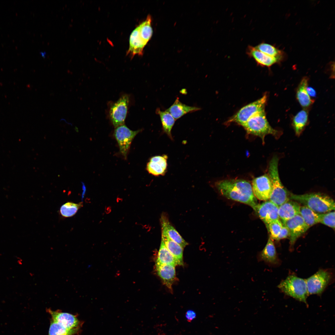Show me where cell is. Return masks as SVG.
<instances>
[{
	"label": "cell",
	"instance_id": "34",
	"mask_svg": "<svg viewBox=\"0 0 335 335\" xmlns=\"http://www.w3.org/2000/svg\"><path fill=\"white\" fill-rule=\"evenodd\" d=\"M186 318L189 322H190L196 317V314L193 311L188 310L186 313Z\"/></svg>",
	"mask_w": 335,
	"mask_h": 335
},
{
	"label": "cell",
	"instance_id": "11",
	"mask_svg": "<svg viewBox=\"0 0 335 335\" xmlns=\"http://www.w3.org/2000/svg\"><path fill=\"white\" fill-rule=\"evenodd\" d=\"M290 232V248H293L297 240L306 232L310 227L299 214L283 222Z\"/></svg>",
	"mask_w": 335,
	"mask_h": 335
},
{
	"label": "cell",
	"instance_id": "15",
	"mask_svg": "<svg viewBox=\"0 0 335 335\" xmlns=\"http://www.w3.org/2000/svg\"><path fill=\"white\" fill-rule=\"evenodd\" d=\"M255 211L266 225L279 219L278 207L269 200L258 204Z\"/></svg>",
	"mask_w": 335,
	"mask_h": 335
},
{
	"label": "cell",
	"instance_id": "10",
	"mask_svg": "<svg viewBox=\"0 0 335 335\" xmlns=\"http://www.w3.org/2000/svg\"><path fill=\"white\" fill-rule=\"evenodd\" d=\"M139 132V130L132 131L124 124L116 127L114 136L118 144L120 152L125 159L127 158L132 140Z\"/></svg>",
	"mask_w": 335,
	"mask_h": 335
},
{
	"label": "cell",
	"instance_id": "25",
	"mask_svg": "<svg viewBox=\"0 0 335 335\" xmlns=\"http://www.w3.org/2000/svg\"><path fill=\"white\" fill-rule=\"evenodd\" d=\"M162 239L169 252L179 262L180 265H183V248L179 244L170 239L164 233L162 232Z\"/></svg>",
	"mask_w": 335,
	"mask_h": 335
},
{
	"label": "cell",
	"instance_id": "19",
	"mask_svg": "<svg viewBox=\"0 0 335 335\" xmlns=\"http://www.w3.org/2000/svg\"><path fill=\"white\" fill-rule=\"evenodd\" d=\"M175 266L171 264L155 266L157 274L170 290H172V286L176 279Z\"/></svg>",
	"mask_w": 335,
	"mask_h": 335
},
{
	"label": "cell",
	"instance_id": "12",
	"mask_svg": "<svg viewBox=\"0 0 335 335\" xmlns=\"http://www.w3.org/2000/svg\"><path fill=\"white\" fill-rule=\"evenodd\" d=\"M253 194L260 200L266 201L269 199L272 190V183L267 174L257 177L252 182Z\"/></svg>",
	"mask_w": 335,
	"mask_h": 335
},
{
	"label": "cell",
	"instance_id": "4",
	"mask_svg": "<svg viewBox=\"0 0 335 335\" xmlns=\"http://www.w3.org/2000/svg\"><path fill=\"white\" fill-rule=\"evenodd\" d=\"M242 127L247 133L260 137L264 142L265 136L270 134L276 138L281 135L280 132L271 127L266 116L265 110L259 112L251 117Z\"/></svg>",
	"mask_w": 335,
	"mask_h": 335
},
{
	"label": "cell",
	"instance_id": "17",
	"mask_svg": "<svg viewBox=\"0 0 335 335\" xmlns=\"http://www.w3.org/2000/svg\"><path fill=\"white\" fill-rule=\"evenodd\" d=\"M162 232L165 234L171 239L184 248L188 244L176 230L171 224L165 214H162L160 218Z\"/></svg>",
	"mask_w": 335,
	"mask_h": 335
},
{
	"label": "cell",
	"instance_id": "24",
	"mask_svg": "<svg viewBox=\"0 0 335 335\" xmlns=\"http://www.w3.org/2000/svg\"><path fill=\"white\" fill-rule=\"evenodd\" d=\"M156 113L159 115L161 120L162 132L167 135L171 140L173 139L171 132L176 120L168 112L161 111L159 108L156 110Z\"/></svg>",
	"mask_w": 335,
	"mask_h": 335
},
{
	"label": "cell",
	"instance_id": "23",
	"mask_svg": "<svg viewBox=\"0 0 335 335\" xmlns=\"http://www.w3.org/2000/svg\"><path fill=\"white\" fill-rule=\"evenodd\" d=\"M164 264H171L175 266L180 265L179 261L168 250L164 241L161 239L155 266Z\"/></svg>",
	"mask_w": 335,
	"mask_h": 335
},
{
	"label": "cell",
	"instance_id": "13",
	"mask_svg": "<svg viewBox=\"0 0 335 335\" xmlns=\"http://www.w3.org/2000/svg\"><path fill=\"white\" fill-rule=\"evenodd\" d=\"M47 310L51 315L52 320L65 328L70 329H80L81 323L75 315L59 310H52L50 309Z\"/></svg>",
	"mask_w": 335,
	"mask_h": 335
},
{
	"label": "cell",
	"instance_id": "14",
	"mask_svg": "<svg viewBox=\"0 0 335 335\" xmlns=\"http://www.w3.org/2000/svg\"><path fill=\"white\" fill-rule=\"evenodd\" d=\"M257 257L258 261H264L271 266H278L281 263L273 240L270 237L265 247L257 254Z\"/></svg>",
	"mask_w": 335,
	"mask_h": 335
},
{
	"label": "cell",
	"instance_id": "16",
	"mask_svg": "<svg viewBox=\"0 0 335 335\" xmlns=\"http://www.w3.org/2000/svg\"><path fill=\"white\" fill-rule=\"evenodd\" d=\"M168 156L166 154L152 157L146 166L149 173L155 176H164L167 169Z\"/></svg>",
	"mask_w": 335,
	"mask_h": 335
},
{
	"label": "cell",
	"instance_id": "35",
	"mask_svg": "<svg viewBox=\"0 0 335 335\" xmlns=\"http://www.w3.org/2000/svg\"><path fill=\"white\" fill-rule=\"evenodd\" d=\"M307 92L310 97H315L316 95V92L315 90L312 88L310 87H307Z\"/></svg>",
	"mask_w": 335,
	"mask_h": 335
},
{
	"label": "cell",
	"instance_id": "32",
	"mask_svg": "<svg viewBox=\"0 0 335 335\" xmlns=\"http://www.w3.org/2000/svg\"><path fill=\"white\" fill-rule=\"evenodd\" d=\"M335 212L319 214V223L335 229Z\"/></svg>",
	"mask_w": 335,
	"mask_h": 335
},
{
	"label": "cell",
	"instance_id": "22",
	"mask_svg": "<svg viewBox=\"0 0 335 335\" xmlns=\"http://www.w3.org/2000/svg\"><path fill=\"white\" fill-rule=\"evenodd\" d=\"M308 80L307 77H304L300 82L296 92L297 99L301 106L304 109L310 107L313 102L307 90Z\"/></svg>",
	"mask_w": 335,
	"mask_h": 335
},
{
	"label": "cell",
	"instance_id": "5",
	"mask_svg": "<svg viewBox=\"0 0 335 335\" xmlns=\"http://www.w3.org/2000/svg\"><path fill=\"white\" fill-rule=\"evenodd\" d=\"M278 161L279 158L277 156L273 157L269 163L268 175L272 183V192L269 200L279 207L290 199L289 194L279 177Z\"/></svg>",
	"mask_w": 335,
	"mask_h": 335
},
{
	"label": "cell",
	"instance_id": "37",
	"mask_svg": "<svg viewBox=\"0 0 335 335\" xmlns=\"http://www.w3.org/2000/svg\"><path fill=\"white\" fill-rule=\"evenodd\" d=\"M40 53L42 57L45 58L46 57V53L45 52H40Z\"/></svg>",
	"mask_w": 335,
	"mask_h": 335
},
{
	"label": "cell",
	"instance_id": "2",
	"mask_svg": "<svg viewBox=\"0 0 335 335\" xmlns=\"http://www.w3.org/2000/svg\"><path fill=\"white\" fill-rule=\"evenodd\" d=\"M290 199L302 204L318 213H323L335 210L333 199L328 195L320 193L303 194H290Z\"/></svg>",
	"mask_w": 335,
	"mask_h": 335
},
{
	"label": "cell",
	"instance_id": "27",
	"mask_svg": "<svg viewBox=\"0 0 335 335\" xmlns=\"http://www.w3.org/2000/svg\"><path fill=\"white\" fill-rule=\"evenodd\" d=\"M319 214L315 212L307 207H301L299 214L310 227L319 223Z\"/></svg>",
	"mask_w": 335,
	"mask_h": 335
},
{
	"label": "cell",
	"instance_id": "18",
	"mask_svg": "<svg viewBox=\"0 0 335 335\" xmlns=\"http://www.w3.org/2000/svg\"><path fill=\"white\" fill-rule=\"evenodd\" d=\"M246 53L248 56L253 58L257 65L262 66L270 67L280 60L266 55L251 46H248Z\"/></svg>",
	"mask_w": 335,
	"mask_h": 335
},
{
	"label": "cell",
	"instance_id": "1",
	"mask_svg": "<svg viewBox=\"0 0 335 335\" xmlns=\"http://www.w3.org/2000/svg\"><path fill=\"white\" fill-rule=\"evenodd\" d=\"M216 186L224 196L247 204L255 211L258 204L249 181L243 179L224 180L217 182Z\"/></svg>",
	"mask_w": 335,
	"mask_h": 335
},
{
	"label": "cell",
	"instance_id": "6",
	"mask_svg": "<svg viewBox=\"0 0 335 335\" xmlns=\"http://www.w3.org/2000/svg\"><path fill=\"white\" fill-rule=\"evenodd\" d=\"M278 288L285 295L307 305L306 300L309 295L305 279L290 275L280 282Z\"/></svg>",
	"mask_w": 335,
	"mask_h": 335
},
{
	"label": "cell",
	"instance_id": "7",
	"mask_svg": "<svg viewBox=\"0 0 335 335\" xmlns=\"http://www.w3.org/2000/svg\"><path fill=\"white\" fill-rule=\"evenodd\" d=\"M333 270L319 269L316 273L306 279L309 295H321L334 279Z\"/></svg>",
	"mask_w": 335,
	"mask_h": 335
},
{
	"label": "cell",
	"instance_id": "9",
	"mask_svg": "<svg viewBox=\"0 0 335 335\" xmlns=\"http://www.w3.org/2000/svg\"><path fill=\"white\" fill-rule=\"evenodd\" d=\"M129 98L126 94L122 96L116 101L112 104L109 110L110 120L116 128L124 124L127 115Z\"/></svg>",
	"mask_w": 335,
	"mask_h": 335
},
{
	"label": "cell",
	"instance_id": "21",
	"mask_svg": "<svg viewBox=\"0 0 335 335\" xmlns=\"http://www.w3.org/2000/svg\"><path fill=\"white\" fill-rule=\"evenodd\" d=\"M201 109L199 107L188 105L181 102L178 97L174 103L165 110L168 112L176 120L184 115Z\"/></svg>",
	"mask_w": 335,
	"mask_h": 335
},
{
	"label": "cell",
	"instance_id": "3",
	"mask_svg": "<svg viewBox=\"0 0 335 335\" xmlns=\"http://www.w3.org/2000/svg\"><path fill=\"white\" fill-rule=\"evenodd\" d=\"M151 17L148 15L144 21L138 25L132 32L129 38V48L127 55L131 58L138 55L143 54V49L151 38L153 34L151 26Z\"/></svg>",
	"mask_w": 335,
	"mask_h": 335
},
{
	"label": "cell",
	"instance_id": "8",
	"mask_svg": "<svg viewBox=\"0 0 335 335\" xmlns=\"http://www.w3.org/2000/svg\"><path fill=\"white\" fill-rule=\"evenodd\" d=\"M267 99V96L265 94L260 99L247 105L231 117L227 123H234L242 126L253 115L265 110Z\"/></svg>",
	"mask_w": 335,
	"mask_h": 335
},
{
	"label": "cell",
	"instance_id": "36",
	"mask_svg": "<svg viewBox=\"0 0 335 335\" xmlns=\"http://www.w3.org/2000/svg\"><path fill=\"white\" fill-rule=\"evenodd\" d=\"M111 211V208L110 207H108L105 208V212L106 214L109 213Z\"/></svg>",
	"mask_w": 335,
	"mask_h": 335
},
{
	"label": "cell",
	"instance_id": "30",
	"mask_svg": "<svg viewBox=\"0 0 335 335\" xmlns=\"http://www.w3.org/2000/svg\"><path fill=\"white\" fill-rule=\"evenodd\" d=\"M255 47L261 52L271 57L277 58L281 60L282 57V52L274 46L262 42Z\"/></svg>",
	"mask_w": 335,
	"mask_h": 335
},
{
	"label": "cell",
	"instance_id": "31",
	"mask_svg": "<svg viewBox=\"0 0 335 335\" xmlns=\"http://www.w3.org/2000/svg\"><path fill=\"white\" fill-rule=\"evenodd\" d=\"M270 234V237L272 240H276L283 226L279 219L272 221L266 225Z\"/></svg>",
	"mask_w": 335,
	"mask_h": 335
},
{
	"label": "cell",
	"instance_id": "26",
	"mask_svg": "<svg viewBox=\"0 0 335 335\" xmlns=\"http://www.w3.org/2000/svg\"><path fill=\"white\" fill-rule=\"evenodd\" d=\"M308 113L305 109L299 111L293 118L292 124L296 134L299 135L307 125Z\"/></svg>",
	"mask_w": 335,
	"mask_h": 335
},
{
	"label": "cell",
	"instance_id": "29",
	"mask_svg": "<svg viewBox=\"0 0 335 335\" xmlns=\"http://www.w3.org/2000/svg\"><path fill=\"white\" fill-rule=\"evenodd\" d=\"M83 206V203H78L67 202L60 207V213L64 217H69L74 215L78 210Z\"/></svg>",
	"mask_w": 335,
	"mask_h": 335
},
{
	"label": "cell",
	"instance_id": "33",
	"mask_svg": "<svg viewBox=\"0 0 335 335\" xmlns=\"http://www.w3.org/2000/svg\"><path fill=\"white\" fill-rule=\"evenodd\" d=\"M290 232L288 228L283 225V226L278 235L276 240L279 241L281 239L286 238L289 237Z\"/></svg>",
	"mask_w": 335,
	"mask_h": 335
},
{
	"label": "cell",
	"instance_id": "20",
	"mask_svg": "<svg viewBox=\"0 0 335 335\" xmlns=\"http://www.w3.org/2000/svg\"><path fill=\"white\" fill-rule=\"evenodd\" d=\"M301 206L298 202L289 199L278 207V214L283 223L299 214Z\"/></svg>",
	"mask_w": 335,
	"mask_h": 335
},
{
	"label": "cell",
	"instance_id": "28",
	"mask_svg": "<svg viewBox=\"0 0 335 335\" xmlns=\"http://www.w3.org/2000/svg\"><path fill=\"white\" fill-rule=\"evenodd\" d=\"M79 329H68L51 320L48 335H74L76 334Z\"/></svg>",
	"mask_w": 335,
	"mask_h": 335
}]
</instances>
